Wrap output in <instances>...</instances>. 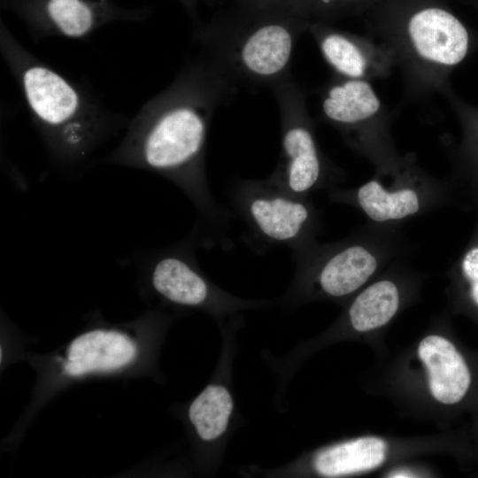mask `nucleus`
I'll return each instance as SVG.
<instances>
[{
  "label": "nucleus",
  "mask_w": 478,
  "mask_h": 478,
  "mask_svg": "<svg viewBox=\"0 0 478 478\" xmlns=\"http://www.w3.org/2000/svg\"><path fill=\"white\" fill-rule=\"evenodd\" d=\"M232 84L201 50L167 88L141 107L104 161L164 176L205 220L222 225L227 216L208 186L205 146L212 113Z\"/></svg>",
  "instance_id": "1"
},
{
  "label": "nucleus",
  "mask_w": 478,
  "mask_h": 478,
  "mask_svg": "<svg viewBox=\"0 0 478 478\" xmlns=\"http://www.w3.org/2000/svg\"><path fill=\"white\" fill-rule=\"evenodd\" d=\"M0 50L53 161L73 166L87 160L128 120L110 111L81 83L41 60L2 27Z\"/></svg>",
  "instance_id": "2"
},
{
  "label": "nucleus",
  "mask_w": 478,
  "mask_h": 478,
  "mask_svg": "<svg viewBox=\"0 0 478 478\" xmlns=\"http://www.w3.org/2000/svg\"><path fill=\"white\" fill-rule=\"evenodd\" d=\"M364 15L371 36L392 52L409 98L441 93L478 48V35L448 0H382Z\"/></svg>",
  "instance_id": "3"
},
{
  "label": "nucleus",
  "mask_w": 478,
  "mask_h": 478,
  "mask_svg": "<svg viewBox=\"0 0 478 478\" xmlns=\"http://www.w3.org/2000/svg\"><path fill=\"white\" fill-rule=\"evenodd\" d=\"M309 26L290 6H240L217 19L197 39L232 82L273 86L288 77L297 39Z\"/></svg>",
  "instance_id": "4"
},
{
  "label": "nucleus",
  "mask_w": 478,
  "mask_h": 478,
  "mask_svg": "<svg viewBox=\"0 0 478 478\" xmlns=\"http://www.w3.org/2000/svg\"><path fill=\"white\" fill-rule=\"evenodd\" d=\"M322 118L382 169L395 166L390 112L370 81L335 76L320 95Z\"/></svg>",
  "instance_id": "5"
},
{
  "label": "nucleus",
  "mask_w": 478,
  "mask_h": 478,
  "mask_svg": "<svg viewBox=\"0 0 478 478\" xmlns=\"http://www.w3.org/2000/svg\"><path fill=\"white\" fill-rule=\"evenodd\" d=\"M233 201L253 234L269 244L298 250L311 243L317 215L306 197L285 189L270 176L235 184Z\"/></svg>",
  "instance_id": "6"
},
{
  "label": "nucleus",
  "mask_w": 478,
  "mask_h": 478,
  "mask_svg": "<svg viewBox=\"0 0 478 478\" xmlns=\"http://www.w3.org/2000/svg\"><path fill=\"white\" fill-rule=\"evenodd\" d=\"M281 120V158L270 175L289 192L306 197L327 180L322 154L301 88L289 77L272 86Z\"/></svg>",
  "instance_id": "7"
},
{
  "label": "nucleus",
  "mask_w": 478,
  "mask_h": 478,
  "mask_svg": "<svg viewBox=\"0 0 478 478\" xmlns=\"http://www.w3.org/2000/svg\"><path fill=\"white\" fill-rule=\"evenodd\" d=\"M302 269L312 272L320 289L341 297L363 286L379 266L377 253L369 246L349 242L324 248L312 243L293 251Z\"/></svg>",
  "instance_id": "8"
},
{
  "label": "nucleus",
  "mask_w": 478,
  "mask_h": 478,
  "mask_svg": "<svg viewBox=\"0 0 478 478\" xmlns=\"http://www.w3.org/2000/svg\"><path fill=\"white\" fill-rule=\"evenodd\" d=\"M308 32L336 76L371 81L389 76L396 67L390 50L373 36L358 35L323 22L310 24Z\"/></svg>",
  "instance_id": "9"
},
{
  "label": "nucleus",
  "mask_w": 478,
  "mask_h": 478,
  "mask_svg": "<svg viewBox=\"0 0 478 478\" xmlns=\"http://www.w3.org/2000/svg\"><path fill=\"white\" fill-rule=\"evenodd\" d=\"M193 242L191 238L142 259L151 288L173 304L201 306L212 299L210 283L197 266Z\"/></svg>",
  "instance_id": "10"
},
{
  "label": "nucleus",
  "mask_w": 478,
  "mask_h": 478,
  "mask_svg": "<svg viewBox=\"0 0 478 478\" xmlns=\"http://www.w3.org/2000/svg\"><path fill=\"white\" fill-rule=\"evenodd\" d=\"M136 355L137 346L127 335L112 329H92L69 343L64 370L70 376L116 370L130 364Z\"/></svg>",
  "instance_id": "11"
},
{
  "label": "nucleus",
  "mask_w": 478,
  "mask_h": 478,
  "mask_svg": "<svg viewBox=\"0 0 478 478\" xmlns=\"http://www.w3.org/2000/svg\"><path fill=\"white\" fill-rule=\"evenodd\" d=\"M418 353L428 370L433 397L443 404L460 401L468 389L471 376L455 346L447 339L432 335L421 340Z\"/></svg>",
  "instance_id": "12"
},
{
  "label": "nucleus",
  "mask_w": 478,
  "mask_h": 478,
  "mask_svg": "<svg viewBox=\"0 0 478 478\" xmlns=\"http://www.w3.org/2000/svg\"><path fill=\"white\" fill-rule=\"evenodd\" d=\"M34 27L37 34L87 39L108 18L104 0H45Z\"/></svg>",
  "instance_id": "13"
},
{
  "label": "nucleus",
  "mask_w": 478,
  "mask_h": 478,
  "mask_svg": "<svg viewBox=\"0 0 478 478\" xmlns=\"http://www.w3.org/2000/svg\"><path fill=\"white\" fill-rule=\"evenodd\" d=\"M355 203L372 220L387 223L416 214L421 207V198L414 187L403 185L386 188L378 179L361 185L354 194Z\"/></svg>",
  "instance_id": "14"
},
{
  "label": "nucleus",
  "mask_w": 478,
  "mask_h": 478,
  "mask_svg": "<svg viewBox=\"0 0 478 478\" xmlns=\"http://www.w3.org/2000/svg\"><path fill=\"white\" fill-rule=\"evenodd\" d=\"M387 445L377 437H361L320 452L314 466L324 476L336 477L374 469L385 459Z\"/></svg>",
  "instance_id": "15"
},
{
  "label": "nucleus",
  "mask_w": 478,
  "mask_h": 478,
  "mask_svg": "<svg viewBox=\"0 0 478 478\" xmlns=\"http://www.w3.org/2000/svg\"><path fill=\"white\" fill-rule=\"evenodd\" d=\"M399 306V292L389 280L376 281L358 294L349 309L352 328L365 332L388 323Z\"/></svg>",
  "instance_id": "16"
},
{
  "label": "nucleus",
  "mask_w": 478,
  "mask_h": 478,
  "mask_svg": "<svg viewBox=\"0 0 478 478\" xmlns=\"http://www.w3.org/2000/svg\"><path fill=\"white\" fill-rule=\"evenodd\" d=\"M232 409L228 390L220 385H209L191 403L189 418L199 437L212 441L225 432Z\"/></svg>",
  "instance_id": "17"
},
{
  "label": "nucleus",
  "mask_w": 478,
  "mask_h": 478,
  "mask_svg": "<svg viewBox=\"0 0 478 478\" xmlns=\"http://www.w3.org/2000/svg\"><path fill=\"white\" fill-rule=\"evenodd\" d=\"M441 94L448 100L462 130L456 152L459 170L478 193V106L460 98L451 84Z\"/></svg>",
  "instance_id": "18"
},
{
  "label": "nucleus",
  "mask_w": 478,
  "mask_h": 478,
  "mask_svg": "<svg viewBox=\"0 0 478 478\" xmlns=\"http://www.w3.org/2000/svg\"><path fill=\"white\" fill-rule=\"evenodd\" d=\"M345 0H295L292 9L310 24L338 19Z\"/></svg>",
  "instance_id": "19"
},
{
  "label": "nucleus",
  "mask_w": 478,
  "mask_h": 478,
  "mask_svg": "<svg viewBox=\"0 0 478 478\" xmlns=\"http://www.w3.org/2000/svg\"><path fill=\"white\" fill-rule=\"evenodd\" d=\"M458 262L459 274L468 285L470 298L478 306V224L473 238Z\"/></svg>",
  "instance_id": "20"
},
{
  "label": "nucleus",
  "mask_w": 478,
  "mask_h": 478,
  "mask_svg": "<svg viewBox=\"0 0 478 478\" xmlns=\"http://www.w3.org/2000/svg\"><path fill=\"white\" fill-rule=\"evenodd\" d=\"M381 1L382 0H345L338 19L361 14L364 15Z\"/></svg>",
  "instance_id": "21"
},
{
  "label": "nucleus",
  "mask_w": 478,
  "mask_h": 478,
  "mask_svg": "<svg viewBox=\"0 0 478 478\" xmlns=\"http://www.w3.org/2000/svg\"><path fill=\"white\" fill-rule=\"evenodd\" d=\"M240 6L254 8H273L290 6L295 0H235Z\"/></svg>",
  "instance_id": "22"
},
{
  "label": "nucleus",
  "mask_w": 478,
  "mask_h": 478,
  "mask_svg": "<svg viewBox=\"0 0 478 478\" xmlns=\"http://www.w3.org/2000/svg\"><path fill=\"white\" fill-rule=\"evenodd\" d=\"M414 476L415 475H412L411 472H407V471H397L391 474V475H389V477H414Z\"/></svg>",
  "instance_id": "23"
},
{
  "label": "nucleus",
  "mask_w": 478,
  "mask_h": 478,
  "mask_svg": "<svg viewBox=\"0 0 478 478\" xmlns=\"http://www.w3.org/2000/svg\"><path fill=\"white\" fill-rule=\"evenodd\" d=\"M470 2L478 7V0H470Z\"/></svg>",
  "instance_id": "24"
},
{
  "label": "nucleus",
  "mask_w": 478,
  "mask_h": 478,
  "mask_svg": "<svg viewBox=\"0 0 478 478\" xmlns=\"http://www.w3.org/2000/svg\"><path fill=\"white\" fill-rule=\"evenodd\" d=\"M187 2H189V0H186Z\"/></svg>",
  "instance_id": "25"
}]
</instances>
